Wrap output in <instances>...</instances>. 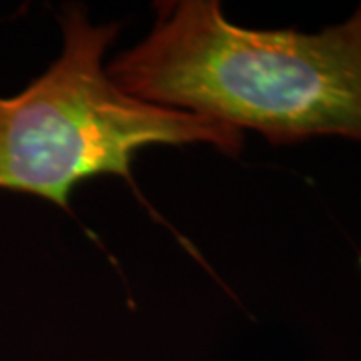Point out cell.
Masks as SVG:
<instances>
[{
    "label": "cell",
    "instance_id": "2",
    "mask_svg": "<svg viewBox=\"0 0 361 361\" xmlns=\"http://www.w3.org/2000/svg\"><path fill=\"white\" fill-rule=\"evenodd\" d=\"M63 51L14 97H0V191L40 197L71 211L82 180L133 183V161L153 145H209L237 157L243 133L207 116L145 103L121 89L104 54L121 25H94L89 11L61 13Z\"/></svg>",
    "mask_w": 361,
    "mask_h": 361
},
{
    "label": "cell",
    "instance_id": "1",
    "mask_svg": "<svg viewBox=\"0 0 361 361\" xmlns=\"http://www.w3.org/2000/svg\"><path fill=\"white\" fill-rule=\"evenodd\" d=\"M106 73L145 103L255 130L273 145L361 142V4L310 35L235 25L217 0L155 2L151 32Z\"/></svg>",
    "mask_w": 361,
    "mask_h": 361
}]
</instances>
